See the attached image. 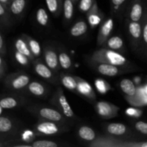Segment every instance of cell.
Here are the masks:
<instances>
[{
	"label": "cell",
	"mask_w": 147,
	"mask_h": 147,
	"mask_svg": "<svg viewBox=\"0 0 147 147\" xmlns=\"http://www.w3.org/2000/svg\"><path fill=\"white\" fill-rule=\"evenodd\" d=\"M114 22L112 18H109L102 24L98 36V44L99 45L103 44L104 42L107 41V38L113 30Z\"/></svg>",
	"instance_id": "7"
},
{
	"label": "cell",
	"mask_w": 147,
	"mask_h": 147,
	"mask_svg": "<svg viewBox=\"0 0 147 147\" xmlns=\"http://www.w3.org/2000/svg\"><path fill=\"white\" fill-rule=\"evenodd\" d=\"M32 147H57L58 145L53 141L47 140H39L34 142L32 144Z\"/></svg>",
	"instance_id": "32"
},
{
	"label": "cell",
	"mask_w": 147,
	"mask_h": 147,
	"mask_svg": "<svg viewBox=\"0 0 147 147\" xmlns=\"http://www.w3.org/2000/svg\"><path fill=\"white\" fill-rule=\"evenodd\" d=\"M30 76L23 73H15L9 75L6 79V84L13 90H21L30 83Z\"/></svg>",
	"instance_id": "2"
},
{
	"label": "cell",
	"mask_w": 147,
	"mask_h": 147,
	"mask_svg": "<svg viewBox=\"0 0 147 147\" xmlns=\"http://www.w3.org/2000/svg\"><path fill=\"white\" fill-rule=\"evenodd\" d=\"M59 63L61 67L64 70H68L71 67L72 61L70 57L65 52H61L58 55Z\"/></svg>",
	"instance_id": "29"
},
{
	"label": "cell",
	"mask_w": 147,
	"mask_h": 147,
	"mask_svg": "<svg viewBox=\"0 0 147 147\" xmlns=\"http://www.w3.org/2000/svg\"><path fill=\"white\" fill-rule=\"evenodd\" d=\"M106 45L111 50L116 51L122 48L123 45V41L121 37L119 36H113L107 40Z\"/></svg>",
	"instance_id": "22"
},
{
	"label": "cell",
	"mask_w": 147,
	"mask_h": 147,
	"mask_svg": "<svg viewBox=\"0 0 147 147\" xmlns=\"http://www.w3.org/2000/svg\"><path fill=\"white\" fill-rule=\"evenodd\" d=\"M98 72L101 75L109 77H113L120 73V70L118 66L109 63H95Z\"/></svg>",
	"instance_id": "9"
},
{
	"label": "cell",
	"mask_w": 147,
	"mask_h": 147,
	"mask_svg": "<svg viewBox=\"0 0 147 147\" xmlns=\"http://www.w3.org/2000/svg\"><path fill=\"white\" fill-rule=\"evenodd\" d=\"M142 147H147V142H142Z\"/></svg>",
	"instance_id": "42"
},
{
	"label": "cell",
	"mask_w": 147,
	"mask_h": 147,
	"mask_svg": "<svg viewBox=\"0 0 147 147\" xmlns=\"http://www.w3.org/2000/svg\"><path fill=\"white\" fill-rule=\"evenodd\" d=\"M33 137V134L32 133L31 131H26L25 133L24 134V136H23V139L25 142H28L30 140V138H32Z\"/></svg>",
	"instance_id": "38"
},
{
	"label": "cell",
	"mask_w": 147,
	"mask_h": 147,
	"mask_svg": "<svg viewBox=\"0 0 147 147\" xmlns=\"http://www.w3.org/2000/svg\"><path fill=\"white\" fill-rule=\"evenodd\" d=\"M143 14V7L139 1H136L134 3L131 7L129 17L131 21L139 22L141 20Z\"/></svg>",
	"instance_id": "18"
},
{
	"label": "cell",
	"mask_w": 147,
	"mask_h": 147,
	"mask_svg": "<svg viewBox=\"0 0 147 147\" xmlns=\"http://www.w3.org/2000/svg\"><path fill=\"white\" fill-rule=\"evenodd\" d=\"M143 38L145 42L147 44V23L145 24L143 30Z\"/></svg>",
	"instance_id": "40"
},
{
	"label": "cell",
	"mask_w": 147,
	"mask_h": 147,
	"mask_svg": "<svg viewBox=\"0 0 147 147\" xmlns=\"http://www.w3.org/2000/svg\"><path fill=\"white\" fill-rule=\"evenodd\" d=\"M91 59L94 63H109L116 66H123L128 60L123 55L111 49H100L92 55Z\"/></svg>",
	"instance_id": "1"
},
{
	"label": "cell",
	"mask_w": 147,
	"mask_h": 147,
	"mask_svg": "<svg viewBox=\"0 0 147 147\" xmlns=\"http://www.w3.org/2000/svg\"><path fill=\"white\" fill-rule=\"evenodd\" d=\"M35 129L36 131L38 133L46 136L55 135L63 131L61 124H59L57 122L50 121H45L37 123L35 126Z\"/></svg>",
	"instance_id": "3"
},
{
	"label": "cell",
	"mask_w": 147,
	"mask_h": 147,
	"mask_svg": "<svg viewBox=\"0 0 147 147\" xmlns=\"http://www.w3.org/2000/svg\"><path fill=\"white\" fill-rule=\"evenodd\" d=\"M73 1H76V0H73Z\"/></svg>",
	"instance_id": "44"
},
{
	"label": "cell",
	"mask_w": 147,
	"mask_h": 147,
	"mask_svg": "<svg viewBox=\"0 0 147 147\" xmlns=\"http://www.w3.org/2000/svg\"><path fill=\"white\" fill-rule=\"evenodd\" d=\"M98 7L97 4H96V2H95L94 5L92 7L91 9L88 11V21L89 23L90 24V25L93 27H96V25L100 23V22L101 21V18L100 17V16L98 14Z\"/></svg>",
	"instance_id": "24"
},
{
	"label": "cell",
	"mask_w": 147,
	"mask_h": 147,
	"mask_svg": "<svg viewBox=\"0 0 147 147\" xmlns=\"http://www.w3.org/2000/svg\"><path fill=\"white\" fill-rule=\"evenodd\" d=\"M126 114L129 115V116H133L135 117H138V116H140L142 114V111H139L138 109H129L126 111Z\"/></svg>",
	"instance_id": "36"
},
{
	"label": "cell",
	"mask_w": 147,
	"mask_h": 147,
	"mask_svg": "<svg viewBox=\"0 0 147 147\" xmlns=\"http://www.w3.org/2000/svg\"><path fill=\"white\" fill-rule=\"evenodd\" d=\"M60 80L62 84L64 87L70 90H77L78 82L76 78L73 76H68V75L61 74L60 76Z\"/></svg>",
	"instance_id": "19"
},
{
	"label": "cell",
	"mask_w": 147,
	"mask_h": 147,
	"mask_svg": "<svg viewBox=\"0 0 147 147\" xmlns=\"http://www.w3.org/2000/svg\"><path fill=\"white\" fill-rule=\"evenodd\" d=\"M15 48L16 50L22 54L25 55L26 56L30 59L34 58L32 53L29 47L28 43L26 41L24 38H18L15 42Z\"/></svg>",
	"instance_id": "12"
},
{
	"label": "cell",
	"mask_w": 147,
	"mask_h": 147,
	"mask_svg": "<svg viewBox=\"0 0 147 147\" xmlns=\"http://www.w3.org/2000/svg\"><path fill=\"white\" fill-rule=\"evenodd\" d=\"M54 103L57 107H58L62 113L67 118H73L74 116V112L70 107L64 93L61 88H59L54 98Z\"/></svg>",
	"instance_id": "5"
},
{
	"label": "cell",
	"mask_w": 147,
	"mask_h": 147,
	"mask_svg": "<svg viewBox=\"0 0 147 147\" xmlns=\"http://www.w3.org/2000/svg\"><path fill=\"white\" fill-rule=\"evenodd\" d=\"M88 24L83 20H80L77 22L70 29V34L73 37H80L87 32Z\"/></svg>",
	"instance_id": "15"
},
{
	"label": "cell",
	"mask_w": 147,
	"mask_h": 147,
	"mask_svg": "<svg viewBox=\"0 0 147 147\" xmlns=\"http://www.w3.org/2000/svg\"><path fill=\"white\" fill-rule=\"evenodd\" d=\"M9 2V0H0V3L4 4V5H8Z\"/></svg>",
	"instance_id": "41"
},
{
	"label": "cell",
	"mask_w": 147,
	"mask_h": 147,
	"mask_svg": "<svg viewBox=\"0 0 147 147\" xmlns=\"http://www.w3.org/2000/svg\"><path fill=\"white\" fill-rule=\"evenodd\" d=\"M14 125L12 121L8 117L1 116L0 117V132L1 134H7L13 129Z\"/></svg>",
	"instance_id": "26"
},
{
	"label": "cell",
	"mask_w": 147,
	"mask_h": 147,
	"mask_svg": "<svg viewBox=\"0 0 147 147\" xmlns=\"http://www.w3.org/2000/svg\"><path fill=\"white\" fill-rule=\"evenodd\" d=\"M24 37L26 40V41L27 42V43H28L29 47H30L33 56L34 57L40 56V53H41V47H40V43L37 40L32 38V37H28V36L24 35Z\"/></svg>",
	"instance_id": "20"
},
{
	"label": "cell",
	"mask_w": 147,
	"mask_h": 147,
	"mask_svg": "<svg viewBox=\"0 0 147 147\" xmlns=\"http://www.w3.org/2000/svg\"><path fill=\"white\" fill-rule=\"evenodd\" d=\"M44 59L46 65L52 70H57L60 65L59 63V57L57 54L53 49L45 48L44 50Z\"/></svg>",
	"instance_id": "8"
},
{
	"label": "cell",
	"mask_w": 147,
	"mask_h": 147,
	"mask_svg": "<svg viewBox=\"0 0 147 147\" xmlns=\"http://www.w3.org/2000/svg\"><path fill=\"white\" fill-rule=\"evenodd\" d=\"M96 109L98 114L105 119H110L117 116L119 108L106 101H99L96 103Z\"/></svg>",
	"instance_id": "4"
},
{
	"label": "cell",
	"mask_w": 147,
	"mask_h": 147,
	"mask_svg": "<svg viewBox=\"0 0 147 147\" xmlns=\"http://www.w3.org/2000/svg\"><path fill=\"white\" fill-rule=\"evenodd\" d=\"M120 88L122 91L128 96H134L136 93L135 84L130 79L124 78L120 82Z\"/></svg>",
	"instance_id": "13"
},
{
	"label": "cell",
	"mask_w": 147,
	"mask_h": 147,
	"mask_svg": "<svg viewBox=\"0 0 147 147\" xmlns=\"http://www.w3.org/2000/svg\"><path fill=\"white\" fill-rule=\"evenodd\" d=\"M129 31L131 37L134 40H139L142 34V27L139 22H131L129 25Z\"/></svg>",
	"instance_id": "25"
},
{
	"label": "cell",
	"mask_w": 147,
	"mask_h": 147,
	"mask_svg": "<svg viewBox=\"0 0 147 147\" xmlns=\"http://www.w3.org/2000/svg\"><path fill=\"white\" fill-rule=\"evenodd\" d=\"M126 0H111V2L115 7H119L126 1Z\"/></svg>",
	"instance_id": "39"
},
{
	"label": "cell",
	"mask_w": 147,
	"mask_h": 147,
	"mask_svg": "<svg viewBox=\"0 0 147 147\" xmlns=\"http://www.w3.org/2000/svg\"><path fill=\"white\" fill-rule=\"evenodd\" d=\"M146 93H147V87H146Z\"/></svg>",
	"instance_id": "43"
},
{
	"label": "cell",
	"mask_w": 147,
	"mask_h": 147,
	"mask_svg": "<svg viewBox=\"0 0 147 147\" xmlns=\"http://www.w3.org/2000/svg\"><path fill=\"white\" fill-rule=\"evenodd\" d=\"M35 113L39 117L45 121H50L57 122V123L64 121L63 116L60 113V112L51 108H40L37 109Z\"/></svg>",
	"instance_id": "6"
},
{
	"label": "cell",
	"mask_w": 147,
	"mask_h": 147,
	"mask_svg": "<svg viewBox=\"0 0 147 147\" xmlns=\"http://www.w3.org/2000/svg\"><path fill=\"white\" fill-rule=\"evenodd\" d=\"M19 105V100L13 96H7L1 99L0 106L4 109H14Z\"/></svg>",
	"instance_id": "23"
},
{
	"label": "cell",
	"mask_w": 147,
	"mask_h": 147,
	"mask_svg": "<svg viewBox=\"0 0 147 147\" xmlns=\"http://www.w3.org/2000/svg\"><path fill=\"white\" fill-rule=\"evenodd\" d=\"M135 128L138 131L143 134L147 135V123L144 121H138L135 123Z\"/></svg>",
	"instance_id": "35"
},
{
	"label": "cell",
	"mask_w": 147,
	"mask_h": 147,
	"mask_svg": "<svg viewBox=\"0 0 147 147\" xmlns=\"http://www.w3.org/2000/svg\"><path fill=\"white\" fill-rule=\"evenodd\" d=\"M95 0H80L79 3V9L83 12H88L94 5Z\"/></svg>",
	"instance_id": "31"
},
{
	"label": "cell",
	"mask_w": 147,
	"mask_h": 147,
	"mask_svg": "<svg viewBox=\"0 0 147 147\" xmlns=\"http://www.w3.org/2000/svg\"><path fill=\"white\" fill-rule=\"evenodd\" d=\"M34 71L40 77L43 78L45 79L53 78V74L52 72V69H50L47 65H45L44 63L41 62H37L34 65Z\"/></svg>",
	"instance_id": "11"
},
{
	"label": "cell",
	"mask_w": 147,
	"mask_h": 147,
	"mask_svg": "<svg viewBox=\"0 0 147 147\" xmlns=\"http://www.w3.org/2000/svg\"><path fill=\"white\" fill-rule=\"evenodd\" d=\"M76 80H77L78 82L77 90H76L80 95L91 99L96 98L94 91H93V88H92V87L88 83H87V82L85 81L82 78H76Z\"/></svg>",
	"instance_id": "10"
},
{
	"label": "cell",
	"mask_w": 147,
	"mask_h": 147,
	"mask_svg": "<svg viewBox=\"0 0 147 147\" xmlns=\"http://www.w3.org/2000/svg\"><path fill=\"white\" fill-rule=\"evenodd\" d=\"M14 57H15V59L17 63L21 65H27L28 64L29 57L26 56L25 55L22 54V53L16 50L15 53H14Z\"/></svg>",
	"instance_id": "34"
},
{
	"label": "cell",
	"mask_w": 147,
	"mask_h": 147,
	"mask_svg": "<svg viewBox=\"0 0 147 147\" xmlns=\"http://www.w3.org/2000/svg\"><path fill=\"white\" fill-rule=\"evenodd\" d=\"M95 86H96L97 90L101 93H106L110 88L108 83L102 79H96L95 80Z\"/></svg>",
	"instance_id": "33"
},
{
	"label": "cell",
	"mask_w": 147,
	"mask_h": 147,
	"mask_svg": "<svg viewBox=\"0 0 147 147\" xmlns=\"http://www.w3.org/2000/svg\"><path fill=\"white\" fill-rule=\"evenodd\" d=\"M73 0H65L63 2V11L65 20H70L73 16L74 12V5Z\"/></svg>",
	"instance_id": "27"
},
{
	"label": "cell",
	"mask_w": 147,
	"mask_h": 147,
	"mask_svg": "<svg viewBox=\"0 0 147 147\" xmlns=\"http://www.w3.org/2000/svg\"><path fill=\"white\" fill-rule=\"evenodd\" d=\"M106 130L110 134L114 136H122L127 132V127L121 123H109L106 127Z\"/></svg>",
	"instance_id": "14"
},
{
	"label": "cell",
	"mask_w": 147,
	"mask_h": 147,
	"mask_svg": "<svg viewBox=\"0 0 147 147\" xmlns=\"http://www.w3.org/2000/svg\"><path fill=\"white\" fill-rule=\"evenodd\" d=\"M26 6V0H13L10 5V11L14 15H20L24 11Z\"/></svg>",
	"instance_id": "21"
},
{
	"label": "cell",
	"mask_w": 147,
	"mask_h": 147,
	"mask_svg": "<svg viewBox=\"0 0 147 147\" xmlns=\"http://www.w3.org/2000/svg\"><path fill=\"white\" fill-rule=\"evenodd\" d=\"M36 20L40 25L45 27L47 25L49 21L48 14L45 9L39 8L36 13Z\"/></svg>",
	"instance_id": "28"
},
{
	"label": "cell",
	"mask_w": 147,
	"mask_h": 147,
	"mask_svg": "<svg viewBox=\"0 0 147 147\" xmlns=\"http://www.w3.org/2000/svg\"><path fill=\"white\" fill-rule=\"evenodd\" d=\"M47 9L53 14L60 12L62 7V0H45Z\"/></svg>",
	"instance_id": "30"
},
{
	"label": "cell",
	"mask_w": 147,
	"mask_h": 147,
	"mask_svg": "<svg viewBox=\"0 0 147 147\" xmlns=\"http://www.w3.org/2000/svg\"><path fill=\"white\" fill-rule=\"evenodd\" d=\"M27 90L30 93L35 96H44L46 92L45 87L41 83L37 81H33L29 83L27 86Z\"/></svg>",
	"instance_id": "17"
},
{
	"label": "cell",
	"mask_w": 147,
	"mask_h": 147,
	"mask_svg": "<svg viewBox=\"0 0 147 147\" xmlns=\"http://www.w3.org/2000/svg\"><path fill=\"white\" fill-rule=\"evenodd\" d=\"M78 135L83 140L93 142L96 138L94 130L89 126H83L78 129Z\"/></svg>",
	"instance_id": "16"
},
{
	"label": "cell",
	"mask_w": 147,
	"mask_h": 147,
	"mask_svg": "<svg viewBox=\"0 0 147 147\" xmlns=\"http://www.w3.org/2000/svg\"><path fill=\"white\" fill-rule=\"evenodd\" d=\"M0 52H1V56H3L4 54H6V45H4V39H3V36L0 35Z\"/></svg>",
	"instance_id": "37"
}]
</instances>
